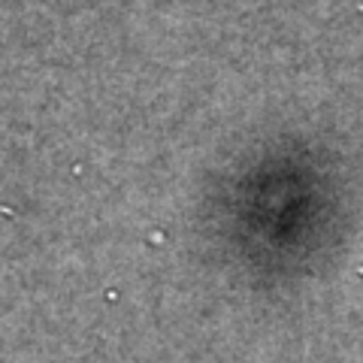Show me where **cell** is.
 I'll return each instance as SVG.
<instances>
[]
</instances>
